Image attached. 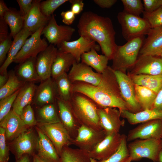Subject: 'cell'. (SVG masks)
<instances>
[{
  "label": "cell",
  "instance_id": "cell-1",
  "mask_svg": "<svg viewBox=\"0 0 162 162\" xmlns=\"http://www.w3.org/2000/svg\"><path fill=\"white\" fill-rule=\"evenodd\" d=\"M102 75L101 80L97 86L81 82L73 83L74 92L86 95L99 107L118 108L130 111L122 96L113 69L108 66Z\"/></svg>",
  "mask_w": 162,
  "mask_h": 162
},
{
  "label": "cell",
  "instance_id": "cell-2",
  "mask_svg": "<svg viewBox=\"0 0 162 162\" xmlns=\"http://www.w3.org/2000/svg\"><path fill=\"white\" fill-rule=\"evenodd\" d=\"M77 27L80 36L98 43L102 53L109 60L112 59L118 45L115 42L116 32L110 18L86 11L81 16Z\"/></svg>",
  "mask_w": 162,
  "mask_h": 162
},
{
  "label": "cell",
  "instance_id": "cell-3",
  "mask_svg": "<svg viewBox=\"0 0 162 162\" xmlns=\"http://www.w3.org/2000/svg\"><path fill=\"white\" fill-rule=\"evenodd\" d=\"M69 102L81 125L97 130H103L98 112V106L92 99L82 93L74 92Z\"/></svg>",
  "mask_w": 162,
  "mask_h": 162
},
{
  "label": "cell",
  "instance_id": "cell-4",
  "mask_svg": "<svg viewBox=\"0 0 162 162\" xmlns=\"http://www.w3.org/2000/svg\"><path fill=\"white\" fill-rule=\"evenodd\" d=\"M145 40L144 36H141L127 41L124 45H118L112 59V68L126 73V70L136 62Z\"/></svg>",
  "mask_w": 162,
  "mask_h": 162
},
{
  "label": "cell",
  "instance_id": "cell-5",
  "mask_svg": "<svg viewBox=\"0 0 162 162\" xmlns=\"http://www.w3.org/2000/svg\"><path fill=\"white\" fill-rule=\"evenodd\" d=\"M120 24L122 36L127 41L148 33L151 27L144 18L128 14L124 11L117 16Z\"/></svg>",
  "mask_w": 162,
  "mask_h": 162
},
{
  "label": "cell",
  "instance_id": "cell-6",
  "mask_svg": "<svg viewBox=\"0 0 162 162\" xmlns=\"http://www.w3.org/2000/svg\"><path fill=\"white\" fill-rule=\"evenodd\" d=\"M127 146L132 161L146 158L157 162L161 149L160 140L136 139L129 143Z\"/></svg>",
  "mask_w": 162,
  "mask_h": 162
},
{
  "label": "cell",
  "instance_id": "cell-7",
  "mask_svg": "<svg viewBox=\"0 0 162 162\" xmlns=\"http://www.w3.org/2000/svg\"><path fill=\"white\" fill-rule=\"evenodd\" d=\"M36 126L50 139L59 156L64 146L71 145L72 138L61 122L48 124L38 122Z\"/></svg>",
  "mask_w": 162,
  "mask_h": 162
},
{
  "label": "cell",
  "instance_id": "cell-8",
  "mask_svg": "<svg viewBox=\"0 0 162 162\" xmlns=\"http://www.w3.org/2000/svg\"><path fill=\"white\" fill-rule=\"evenodd\" d=\"M44 28H40L26 40L14 62L20 64L31 57H36L40 52L47 47L48 45L46 38L41 39L40 37Z\"/></svg>",
  "mask_w": 162,
  "mask_h": 162
},
{
  "label": "cell",
  "instance_id": "cell-9",
  "mask_svg": "<svg viewBox=\"0 0 162 162\" xmlns=\"http://www.w3.org/2000/svg\"><path fill=\"white\" fill-rule=\"evenodd\" d=\"M75 32V29L72 27L58 25L52 14L43 28L41 35L43 34L50 44L58 46L64 41H69Z\"/></svg>",
  "mask_w": 162,
  "mask_h": 162
},
{
  "label": "cell",
  "instance_id": "cell-10",
  "mask_svg": "<svg viewBox=\"0 0 162 162\" xmlns=\"http://www.w3.org/2000/svg\"><path fill=\"white\" fill-rule=\"evenodd\" d=\"M113 70L122 96L128 106L130 112L136 113L142 110L136 98L135 85L130 77L122 71Z\"/></svg>",
  "mask_w": 162,
  "mask_h": 162
},
{
  "label": "cell",
  "instance_id": "cell-11",
  "mask_svg": "<svg viewBox=\"0 0 162 162\" xmlns=\"http://www.w3.org/2000/svg\"><path fill=\"white\" fill-rule=\"evenodd\" d=\"M33 127L30 128L22 132L10 142L16 159L24 154L32 155L34 153L38 135L35 133V129L34 130Z\"/></svg>",
  "mask_w": 162,
  "mask_h": 162
},
{
  "label": "cell",
  "instance_id": "cell-12",
  "mask_svg": "<svg viewBox=\"0 0 162 162\" xmlns=\"http://www.w3.org/2000/svg\"><path fill=\"white\" fill-rule=\"evenodd\" d=\"M106 136V134L103 129L97 130L84 125H81L78 130L77 136L74 139H72L71 145H74L79 148L89 152Z\"/></svg>",
  "mask_w": 162,
  "mask_h": 162
},
{
  "label": "cell",
  "instance_id": "cell-13",
  "mask_svg": "<svg viewBox=\"0 0 162 162\" xmlns=\"http://www.w3.org/2000/svg\"><path fill=\"white\" fill-rule=\"evenodd\" d=\"M162 137V119H155L143 123L130 130L127 142L136 139L160 140Z\"/></svg>",
  "mask_w": 162,
  "mask_h": 162
},
{
  "label": "cell",
  "instance_id": "cell-14",
  "mask_svg": "<svg viewBox=\"0 0 162 162\" xmlns=\"http://www.w3.org/2000/svg\"><path fill=\"white\" fill-rule=\"evenodd\" d=\"M122 135L113 133L106 135L105 137L89 152L91 158L100 161L105 160L118 150L120 145Z\"/></svg>",
  "mask_w": 162,
  "mask_h": 162
},
{
  "label": "cell",
  "instance_id": "cell-15",
  "mask_svg": "<svg viewBox=\"0 0 162 162\" xmlns=\"http://www.w3.org/2000/svg\"><path fill=\"white\" fill-rule=\"evenodd\" d=\"M98 112L100 125L106 135L119 133L124 125L125 121L121 119L120 111L116 108L98 106Z\"/></svg>",
  "mask_w": 162,
  "mask_h": 162
},
{
  "label": "cell",
  "instance_id": "cell-16",
  "mask_svg": "<svg viewBox=\"0 0 162 162\" xmlns=\"http://www.w3.org/2000/svg\"><path fill=\"white\" fill-rule=\"evenodd\" d=\"M58 50L72 55L76 62L81 61L82 55L84 52L89 51L93 48L99 51L100 47L94 41L83 36L78 39L71 41H64L57 46Z\"/></svg>",
  "mask_w": 162,
  "mask_h": 162
},
{
  "label": "cell",
  "instance_id": "cell-17",
  "mask_svg": "<svg viewBox=\"0 0 162 162\" xmlns=\"http://www.w3.org/2000/svg\"><path fill=\"white\" fill-rule=\"evenodd\" d=\"M58 97L54 79L51 77L40 82L37 86L32 104L35 107L56 103Z\"/></svg>",
  "mask_w": 162,
  "mask_h": 162
},
{
  "label": "cell",
  "instance_id": "cell-18",
  "mask_svg": "<svg viewBox=\"0 0 162 162\" xmlns=\"http://www.w3.org/2000/svg\"><path fill=\"white\" fill-rule=\"evenodd\" d=\"M131 70L130 75L162 74V59L151 55H140Z\"/></svg>",
  "mask_w": 162,
  "mask_h": 162
},
{
  "label": "cell",
  "instance_id": "cell-19",
  "mask_svg": "<svg viewBox=\"0 0 162 162\" xmlns=\"http://www.w3.org/2000/svg\"><path fill=\"white\" fill-rule=\"evenodd\" d=\"M68 75L72 83L81 82L97 86L100 82L102 74L94 71L92 67L82 62H75Z\"/></svg>",
  "mask_w": 162,
  "mask_h": 162
},
{
  "label": "cell",
  "instance_id": "cell-20",
  "mask_svg": "<svg viewBox=\"0 0 162 162\" xmlns=\"http://www.w3.org/2000/svg\"><path fill=\"white\" fill-rule=\"evenodd\" d=\"M58 52V49L50 44L37 55L36 68L40 82L51 77L52 66Z\"/></svg>",
  "mask_w": 162,
  "mask_h": 162
},
{
  "label": "cell",
  "instance_id": "cell-21",
  "mask_svg": "<svg viewBox=\"0 0 162 162\" xmlns=\"http://www.w3.org/2000/svg\"><path fill=\"white\" fill-rule=\"evenodd\" d=\"M56 103L61 123L68 130L71 138H75L81 125L75 116L69 102L58 97Z\"/></svg>",
  "mask_w": 162,
  "mask_h": 162
},
{
  "label": "cell",
  "instance_id": "cell-22",
  "mask_svg": "<svg viewBox=\"0 0 162 162\" xmlns=\"http://www.w3.org/2000/svg\"><path fill=\"white\" fill-rule=\"evenodd\" d=\"M35 127L38 135L36 154L45 162H60V157L52 143L38 127Z\"/></svg>",
  "mask_w": 162,
  "mask_h": 162
},
{
  "label": "cell",
  "instance_id": "cell-23",
  "mask_svg": "<svg viewBox=\"0 0 162 162\" xmlns=\"http://www.w3.org/2000/svg\"><path fill=\"white\" fill-rule=\"evenodd\" d=\"M0 126L5 130L6 141H10V142L22 132L31 128L26 125L20 116L12 110L2 120L0 121Z\"/></svg>",
  "mask_w": 162,
  "mask_h": 162
},
{
  "label": "cell",
  "instance_id": "cell-24",
  "mask_svg": "<svg viewBox=\"0 0 162 162\" xmlns=\"http://www.w3.org/2000/svg\"><path fill=\"white\" fill-rule=\"evenodd\" d=\"M147 35L139 54L160 56L162 52V26L151 28Z\"/></svg>",
  "mask_w": 162,
  "mask_h": 162
},
{
  "label": "cell",
  "instance_id": "cell-25",
  "mask_svg": "<svg viewBox=\"0 0 162 162\" xmlns=\"http://www.w3.org/2000/svg\"><path fill=\"white\" fill-rule=\"evenodd\" d=\"M41 0H33L32 7L24 17L23 28L29 30L32 33L41 27H45L50 18L44 15L41 12L40 4Z\"/></svg>",
  "mask_w": 162,
  "mask_h": 162
},
{
  "label": "cell",
  "instance_id": "cell-26",
  "mask_svg": "<svg viewBox=\"0 0 162 162\" xmlns=\"http://www.w3.org/2000/svg\"><path fill=\"white\" fill-rule=\"evenodd\" d=\"M37 86L35 83L26 82L20 89L12 109L19 116L25 106L32 104Z\"/></svg>",
  "mask_w": 162,
  "mask_h": 162
},
{
  "label": "cell",
  "instance_id": "cell-27",
  "mask_svg": "<svg viewBox=\"0 0 162 162\" xmlns=\"http://www.w3.org/2000/svg\"><path fill=\"white\" fill-rule=\"evenodd\" d=\"M119 110L121 117L127 119L132 125L154 119H162V110L155 108L144 110L136 113L125 110Z\"/></svg>",
  "mask_w": 162,
  "mask_h": 162
},
{
  "label": "cell",
  "instance_id": "cell-28",
  "mask_svg": "<svg viewBox=\"0 0 162 162\" xmlns=\"http://www.w3.org/2000/svg\"><path fill=\"white\" fill-rule=\"evenodd\" d=\"M33 33L27 28H23L16 36L12 41L7 58L0 67V73L7 72V69L21 49L28 38Z\"/></svg>",
  "mask_w": 162,
  "mask_h": 162
},
{
  "label": "cell",
  "instance_id": "cell-29",
  "mask_svg": "<svg viewBox=\"0 0 162 162\" xmlns=\"http://www.w3.org/2000/svg\"><path fill=\"white\" fill-rule=\"evenodd\" d=\"M36 57H31L19 64L15 73L22 81L26 82H40L36 68Z\"/></svg>",
  "mask_w": 162,
  "mask_h": 162
},
{
  "label": "cell",
  "instance_id": "cell-30",
  "mask_svg": "<svg viewBox=\"0 0 162 162\" xmlns=\"http://www.w3.org/2000/svg\"><path fill=\"white\" fill-rule=\"evenodd\" d=\"M76 62V59L72 55L58 50L56 56L52 66L51 77L55 79L67 73L70 67Z\"/></svg>",
  "mask_w": 162,
  "mask_h": 162
},
{
  "label": "cell",
  "instance_id": "cell-31",
  "mask_svg": "<svg viewBox=\"0 0 162 162\" xmlns=\"http://www.w3.org/2000/svg\"><path fill=\"white\" fill-rule=\"evenodd\" d=\"M109 58L104 55H99L94 48L83 53L81 55V62L93 68L97 72L102 74L108 67Z\"/></svg>",
  "mask_w": 162,
  "mask_h": 162
},
{
  "label": "cell",
  "instance_id": "cell-32",
  "mask_svg": "<svg viewBox=\"0 0 162 162\" xmlns=\"http://www.w3.org/2000/svg\"><path fill=\"white\" fill-rule=\"evenodd\" d=\"M38 122L54 124L61 122L56 103L35 107Z\"/></svg>",
  "mask_w": 162,
  "mask_h": 162
},
{
  "label": "cell",
  "instance_id": "cell-33",
  "mask_svg": "<svg viewBox=\"0 0 162 162\" xmlns=\"http://www.w3.org/2000/svg\"><path fill=\"white\" fill-rule=\"evenodd\" d=\"M128 74L135 85L147 87L157 94L162 88V74L158 75Z\"/></svg>",
  "mask_w": 162,
  "mask_h": 162
},
{
  "label": "cell",
  "instance_id": "cell-34",
  "mask_svg": "<svg viewBox=\"0 0 162 162\" xmlns=\"http://www.w3.org/2000/svg\"><path fill=\"white\" fill-rule=\"evenodd\" d=\"M3 18L9 27L10 35L14 39L23 28L24 16L20 10L9 8V10L5 13Z\"/></svg>",
  "mask_w": 162,
  "mask_h": 162
},
{
  "label": "cell",
  "instance_id": "cell-35",
  "mask_svg": "<svg viewBox=\"0 0 162 162\" xmlns=\"http://www.w3.org/2000/svg\"><path fill=\"white\" fill-rule=\"evenodd\" d=\"M60 162H91L89 152L80 148L64 146L60 155Z\"/></svg>",
  "mask_w": 162,
  "mask_h": 162
},
{
  "label": "cell",
  "instance_id": "cell-36",
  "mask_svg": "<svg viewBox=\"0 0 162 162\" xmlns=\"http://www.w3.org/2000/svg\"><path fill=\"white\" fill-rule=\"evenodd\" d=\"M135 88L137 100L142 110L153 109L157 94L142 86L135 85Z\"/></svg>",
  "mask_w": 162,
  "mask_h": 162
},
{
  "label": "cell",
  "instance_id": "cell-37",
  "mask_svg": "<svg viewBox=\"0 0 162 162\" xmlns=\"http://www.w3.org/2000/svg\"><path fill=\"white\" fill-rule=\"evenodd\" d=\"M57 87L58 97L67 102L71 98L74 92L73 83L67 73L54 79Z\"/></svg>",
  "mask_w": 162,
  "mask_h": 162
},
{
  "label": "cell",
  "instance_id": "cell-38",
  "mask_svg": "<svg viewBox=\"0 0 162 162\" xmlns=\"http://www.w3.org/2000/svg\"><path fill=\"white\" fill-rule=\"evenodd\" d=\"M8 74L9 79L7 82L0 88V100L13 94L21 88L25 83L18 78L15 71L11 70Z\"/></svg>",
  "mask_w": 162,
  "mask_h": 162
},
{
  "label": "cell",
  "instance_id": "cell-39",
  "mask_svg": "<svg viewBox=\"0 0 162 162\" xmlns=\"http://www.w3.org/2000/svg\"><path fill=\"white\" fill-rule=\"evenodd\" d=\"M127 136L122 135V138L119 146L117 151L107 159L96 162H122L129 157V153L127 145Z\"/></svg>",
  "mask_w": 162,
  "mask_h": 162
},
{
  "label": "cell",
  "instance_id": "cell-40",
  "mask_svg": "<svg viewBox=\"0 0 162 162\" xmlns=\"http://www.w3.org/2000/svg\"><path fill=\"white\" fill-rule=\"evenodd\" d=\"M125 12L133 15L140 16L143 13L144 8L140 0H122Z\"/></svg>",
  "mask_w": 162,
  "mask_h": 162
},
{
  "label": "cell",
  "instance_id": "cell-41",
  "mask_svg": "<svg viewBox=\"0 0 162 162\" xmlns=\"http://www.w3.org/2000/svg\"><path fill=\"white\" fill-rule=\"evenodd\" d=\"M69 0H47L41 2L40 6L42 13L50 18L54 11L60 6Z\"/></svg>",
  "mask_w": 162,
  "mask_h": 162
},
{
  "label": "cell",
  "instance_id": "cell-42",
  "mask_svg": "<svg viewBox=\"0 0 162 162\" xmlns=\"http://www.w3.org/2000/svg\"><path fill=\"white\" fill-rule=\"evenodd\" d=\"M20 89L13 94L0 100V121L11 110V108Z\"/></svg>",
  "mask_w": 162,
  "mask_h": 162
},
{
  "label": "cell",
  "instance_id": "cell-43",
  "mask_svg": "<svg viewBox=\"0 0 162 162\" xmlns=\"http://www.w3.org/2000/svg\"><path fill=\"white\" fill-rule=\"evenodd\" d=\"M143 18L149 23L151 28L162 26V6L150 13H143Z\"/></svg>",
  "mask_w": 162,
  "mask_h": 162
},
{
  "label": "cell",
  "instance_id": "cell-44",
  "mask_svg": "<svg viewBox=\"0 0 162 162\" xmlns=\"http://www.w3.org/2000/svg\"><path fill=\"white\" fill-rule=\"evenodd\" d=\"M20 116L24 123L27 126L32 127L36 125L38 122L31 105L25 106L22 110Z\"/></svg>",
  "mask_w": 162,
  "mask_h": 162
},
{
  "label": "cell",
  "instance_id": "cell-45",
  "mask_svg": "<svg viewBox=\"0 0 162 162\" xmlns=\"http://www.w3.org/2000/svg\"><path fill=\"white\" fill-rule=\"evenodd\" d=\"M4 129L0 127V162H8L9 148L6 143Z\"/></svg>",
  "mask_w": 162,
  "mask_h": 162
},
{
  "label": "cell",
  "instance_id": "cell-46",
  "mask_svg": "<svg viewBox=\"0 0 162 162\" xmlns=\"http://www.w3.org/2000/svg\"><path fill=\"white\" fill-rule=\"evenodd\" d=\"M12 37L10 34L3 40L0 42V65L1 66L5 62L7 54L10 49L12 43Z\"/></svg>",
  "mask_w": 162,
  "mask_h": 162
},
{
  "label": "cell",
  "instance_id": "cell-47",
  "mask_svg": "<svg viewBox=\"0 0 162 162\" xmlns=\"http://www.w3.org/2000/svg\"><path fill=\"white\" fill-rule=\"evenodd\" d=\"M144 12L152 13L162 6V0H143Z\"/></svg>",
  "mask_w": 162,
  "mask_h": 162
},
{
  "label": "cell",
  "instance_id": "cell-48",
  "mask_svg": "<svg viewBox=\"0 0 162 162\" xmlns=\"http://www.w3.org/2000/svg\"><path fill=\"white\" fill-rule=\"evenodd\" d=\"M16 1L20 8V11L24 17L31 10L33 0H17Z\"/></svg>",
  "mask_w": 162,
  "mask_h": 162
},
{
  "label": "cell",
  "instance_id": "cell-49",
  "mask_svg": "<svg viewBox=\"0 0 162 162\" xmlns=\"http://www.w3.org/2000/svg\"><path fill=\"white\" fill-rule=\"evenodd\" d=\"M71 4V10L76 15L79 14L82 11L84 3L82 0H70Z\"/></svg>",
  "mask_w": 162,
  "mask_h": 162
},
{
  "label": "cell",
  "instance_id": "cell-50",
  "mask_svg": "<svg viewBox=\"0 0 162 162\" xmlns=\"http://www.w3.org/2000/svg\"><path fill=\"white\" fill-rule=\"evenodd\" d=\"M61 15L63 22L68 26L71 25L75 19V15L71 10L63 11Z\"/></svg>",
  "mask_w": 162,
  "mask_h": 162
},
{
  "label": "cell",
  "instance_id": "cell-51",
  "mask_svg": "<svg viewBox=\"0 0 162 162\" xmlns=\"http://www.w3.org/2000/svg\"><path fill=\"white\" fill-rule=\"evenodd\" d=\"M8 24L3 17H0V42L4 40L8 35Z\"/></svg>",
  "mask_w": 162,
  "mask_h": 162
},
{
  "label": "cell",
  "instance_id": "cell-52",
  "mask_svg": "<svg viewBox=\"0 0 162 162\" xmlns=\"http://www.w3.org/2000/svg\"><path fill=\"white\" fill-rule=\"evenodd\" d=\"M94 2L102 8H110L117 2L116 0H94Z\"/></svg>",
  "mask_w": 162,
  "mask_h": 162
},
{
  "label": "cell",
  "instance_id": "cell-53",
  "mask_svg": "<svg viewBox=\"0 0 162 162\" xmlns=\"http://www.w3.org/2000/svg\"><path fill=\"white\" fill-rule=\"evenodd\" d=\"M153 108L162 110V88L157 94Z\"/></svg>",
  "mask_w": 162,
  "mask_h": 162
},
{
  "label": "cell",
  "instance_id": "cell-54",
  "mask_svg": "<svg viewBox=\"0 0 162 162\" xmlns=\"http://www.w3.org/2000/svg\"><path fill=\"white\" fill-rule=\"evenodd\" d=\"M9 79V76L7 72L0 73V88L3 87L7 83Z\"/></svg>",
  "mask_w": 162,
  "mask_h": 162
},
{
  "label": "cell",
  "instance_id": "cell-55",
  "mask_svg": "<svg viewBox=\"0 0 162 162\" xmlns=\"http://www.w3.org/2000/svg\"><path fill=\"white\" fill-rule=\"evenodd\" d=\"M9 10L7 6L4 1L0 0V17H3L5 13Z\"/></svg>",
  "mask_w": 162,
  "mask_h": 162
},
{
  "label": "cell",
  "instance_id": "cell-56",
  "mask_svg": "<svg viewBox=\"0 0 162 162\" xmlns=\"http://www.w3.org/2000/svg\"><path fill=\"white\" fill-rule=\"evenodd\" d=\"M31 155L29 154H25L20 157L16 159V162H33L32 157L31 159Z\"/></svg>",
  "mask_w": 162,
  "mask_h": 162
},
{
  "label": "cell",
  "instance_id": "cell-57",
  "mask_svg": "<svg viewBox=\"0 0 162 162\" xmlns=\"http://www.w3.org/2000/svg\"><path fill=\"white\" fill-rule=\"evenodd\" d=\"M33 162H45L40 159L34 153L32 155Z\"/></svg>",
  "mask_w": 162,
  "mask_h": 162
},
{
  "label": "cell",
  "instance_id": "cell-58",
  "mask_svg": "<svg viewBox=\"0 0 162 162\" xmlns=\"http://www.w3.org/2000/svg\"><path fill=\"white\" fill-rule=\"evenodd\" d=\"M157 162H162V149L159 152Z\"/></svg>",
  "mask_w": 162,
  "mask_h": 162
},
{
  "label": "cell",
  "instance_id": "cell-59",
  "mask_svg": "<svg viewBox=\"0 0 162 162\" xmlns=\"http://www.w3.org/2000/svg\"><path fill=\"white\" fill-rule=\"evenodd\" d=\"M132 161L131 159L129 156L122 162H131Z\"/></svg>",
  "mask_w": 162,
  "mask_h": 162
},
{
  "label": "cell",
  "instance_id": "cell-60",
  "mask_svg": "<svg viewBox=\"0 0 162 162\" xmlns=\"http://www.w3.org/2000/svg\"><path fill=\"white\" fill-rule=\"evenodd\" d=\"M90 159H91V162H96L97 161L96 160L93 159L91 158Z\"/></svg>",
  "mask_w": 162,
  "mask_h": 162
},
{
  "label": "cell",
  "instance_id": "cell-61",
  "mask_svg": "<svg viewBox=\"0 0 162 162\" xmlns=\"http://www.w3.org/2000/svg\"><path fill=\"white\" fill-rule=\"evenodd\" d=\"M160 146L161 149H162V137L160 139Z\"/></svg>",
  "mask_w": 162,
  "mask_h": 162
},
{
  "label": "cell",
  "instance_id": "cell-62",
  "mask_svg": "<svg viewBox=\"0 0 162 162\" xmlns=\"http://www.w3.org/2000/svg\"><path fill=\"white\" fill-rule=\"evenodd\" d=\"M160 56V58H161V59H162V52L161 53Z\"/></svg>",
  "mask_w": 162,
  "mask_h": 162
}]
</instances>
